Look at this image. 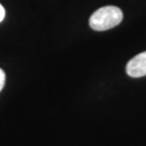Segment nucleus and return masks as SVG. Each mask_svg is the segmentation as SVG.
<instances>
[{
  "label": "nucleus",
  "instance_id": "f257e3e1",
  "mask_svg": "<svg viewBox=\"0 0 146 146\" xmlns=\"http://www.w3.org/2000/svg\"><path fill=\"white\" fill-rule=\"evenodd\" d=\"M123 19L122 11L115 5L100 8L90 16V27L98 31H104L119 25Z\"/></svg>",
  "mask_w": 146,
  "mask_h": 146
},
{
  "label": "nucleus",
  "instance_id": "f03ea898",
  "mask_svg": "<svg viewBox=\"0 0 146 146\" xmlns=\"http://www.w3.org/2000/svg\"><path fill=\"white\" fill-rule=\"evenodd\" d=\"M127 74L132 78L146 76V51L135 55L127 64Z\"/></svg>",
  "mask_w": 146,
  "mask_h": 146
},
{
  "label": "nucleus",
  "instance_id": "7ed1b4c3",
  "mask_svg": "<svg viewBox=\"0 0 146 146\" xmlns=\"http://www.w3.org/2000/svg\"><path fill=\"white\" fill-rule=\"evenodd\" d=\"M5 82V72L0 68V91L3 88Z\"/></svg>",
  "mask_w": 146,
  "mask_h": 146
},
{
  "label": "nucleus",
  "instance_id": "20e7f679",
  "mask_svg": "<svg viewBox=\"0 0 146 146\" xmlns=\"http://www.w3.org/2000/svg\"><path fill=\"white\" fill-rule=\"evenodd\" d=\"M5 8L2 7V5H0V22H2V20L5 19Z\"/></svg>",
  "mask_w": 146,
  "mask_h": 146
}]
</instances>
